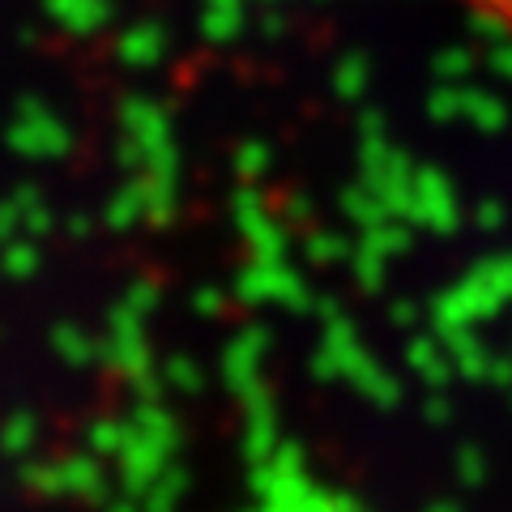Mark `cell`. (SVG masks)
<instances>
[{
    "label": "cell",
    "mask_w": 512,
    "mask_h": 512,
    "mask_svg": "<svg viewBox=\"0 0 512 512\" xmlns=\"http://www.w3.org/2000/svg\"><path fill=\"white\" fill-rule=\"evenodd\" d=\"M466 5L478 13V18H487L491 26H500L504 35H512V0H466Z\"/></svg>",
    "instance_id": "6da1fadb"
}]
</instances>
